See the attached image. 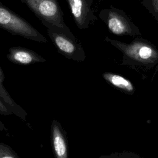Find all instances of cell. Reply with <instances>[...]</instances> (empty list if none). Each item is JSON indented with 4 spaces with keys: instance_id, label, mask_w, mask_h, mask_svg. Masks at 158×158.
Instances as JSON below:
<instances>
[{
    "instance_id": "obj_1",
    "label": "cell",
    "mask_w": 158,
    "mask_h": 158,
    "mask_svg": "<svg viewBox=\"0 0 158 158\" xmlns=\"http://www.w3.org/2000/svg\"><path fill=\"white\" fill-rule=\"evenodd\" d=\"M105 41L122 53V64L123 65L148 70L158 64V49L147 40L136 38L127 43L106 37Z\"/></svg>"
},
{
    "instance_id": "obj_2",
    "label": "cell",
    "mask_w": 158,
    "mask_h": 158,
    "mask_svg": "<svg viewBox=\"0 0 158 158\" xmlns=\"http://www.w3.org/2000/svg\"><path fill=\"white\" fill-rule=\"evenodd\" d=\"M42 24L46 28L47 34L58 52L68 59L77 62H83L86 59L81 44L69 28H62L48 22Z\"/></svg>"
},
{
    "instance_id": "obj_3",
    "label": "cell",
    "mask_w": 158,
    "mask_h": 158,
    "mask_svg": "<svg viewBox=\"0 0 158 158\" xmlns=\"http://www.w3.org/2000/svg\"><path fill=\"white\" fill-rule=\"evenodd\" d=\"M0 28L12 35H18L40 43L46 38L23 17L0 2Z\"/></svg>"
},
{
    "instance_id": "obj_4",
    "label": "cell",
    "mask_w": 158,
    "mask_h": 158,
    "mask_svg": "<svg viewBox=\"0 0 158 158\" xmlns=\"http://www.w3.org/2000/svg\"><path fill=\"white\" fill-rule=\"evenodd\" d=\"M40 20L62 28H69L65 23L64 12L57 0H20Z\"/></svg>"
},
{
    "instance_id": "obj_5",
    "label": "cell",
    "mask_w": 158,
    "mask_h": 158,
    "mask_svg": "<svg viewBox=\"0 0 158 158\" xmlns=\"http://www.w3.org/2000/svg\"><path fill=\"white\" fill-rule=\"evenodd\" d=\"M101 18L106 22L109 30L117 36H138L141 33L139 30L124 17L116 14L115 12L109 11L102 12Z\"/></svg>"
},
{
    "instance_id": "obj_6",
    "label": "cell",
    "mask_w": 158,
    "mask_h": 158,
    "mask_svg": "<svg viewBox=\"0 0 158 158\" xmlns=\"http://www.w3.org/2000/svg\"><path fill=\"white\" fill-rule=\"evenodd\" d=\"M73 19L80 30L88 28L95 19L91 11V0H66Z\"/></svg>"
},
{
    "instance_id": "obj_7",
    "label": "cell",
    "mask_w": 158,
    "mask_h": 158,
    "mask_svg": "<svg viewBox=\"0 0 158 158\" xmlns=\"http://www.w3.org/2000/svg\"><path fill=\"white\" fill-rule=\"evenodd\" d=\"M51 143L56 158H68L69 143L65 131L61 124L53 119L51 126Z\"/></svg>"
},
{
    "instance_id": "obj_8",
    "label": "cell",
    "mask_w": 158,
    "mask_h": 158,
    "mask_svg": "<svg viewBox=\"0 0 158 158\" xmlns=\"http://www.w3.org/2000/svg\"><path fill=\"white\" fill-rule=\"evenodd\" d=\"M6 56L9 61L20 65H29L46 61L34 51L20 46L10 48Z\"/></svg>"
},
{
    "instance_id": "obj_9",
    "label": "cell",
    "mask_w": 158,
    "mask_h": 158,
    "mask_svg": "<svg viewBox=\"0 0 158 158\" xmlns=\"http://www.w3.org/2000/svg\"><path fill=\"white\" fill-rule=\"evenodd\" d=\"M104 80L110 85L127 94H133L136 88L128 78L115 73L106 72L102 74Z\"/></svg>"
},
{
    "instance_id": "obj_10",
    "label": "cell",
    "mask_w": 158,
    "mask_h": 158,
    "mask_svg": "<svg viewBox=\"0 0 158 158\" xmlns=\"http://www.w3.org/2000/svg\"><path fill=\"white\" fill-rule=\"evenodd\" d=\"M4 72L0 66V99H1L7 105L14 114L22 120L27 121V112L14 101L4 86L3 81L4 80Z\"/></svg>"
},
{
    "instance_id": "obj_11",
    "label": "cell",
    "mask_w": 158,
    "mask_h": 158,
    "mask_svg": "<svg viewBox=\"0 0 158 158\" xmlns=\"http://www.w3.org/2000/svg\"><path fill=\"white\" fill-rule=\"evenodd\" d=\"M19 155L9 145L0 143V158H19Z\"/></svg>"
},
{
    "instance_id": "obj_12",
    "label": "cell",
    "mask_w": 158,
    "mask_h": 158,
    "mask_svg": "<svg viewBox=\"0 0 158 158\" xmlns=\"http://www.w3.org/2000/svg\"><path fill=\"white\" fill-rule=\"evenodd\" d=\"M101 157H115V158H118V157H127V158H137L139 157V156L137 154H136L134 152H120V153H112L109 156H101L100 158Z\"/></svg>"
},
{
    "instance_id": "obj_13",
    "label": "cell",
    "mask_w": 158,
    "mask_h": 158,
    "mask_svg": "<svg viewBox=\"0 0 158 158\" xmlns=\"http://www.w3.org/2000/svg\"><path fill=\"white\" fill-rule=\"evenodd\" d=\"M12 114L13 112L7 105L1 99H0V114L3 115H10Z\"/></svg>"
},
{
    "instance_id": "obj_14",
    "label": "cell",
    "mask_w": 158,
    "mask_h": 158,
    "mask_svg": "<svg viewBox=\"0 0 158 158\" xmlns=\"http://www.w3.org/2000/svg\"><path fill=\"white\" fill-rule=\"evenodd\" d=\"M0 131H8V129L5 127L4 123L1 120H0Z\"/></svg>"
},
{
    "instance_id": "obj_15",
    "label": "cell",
    "mask_w": 158,
    "mask_h": 158,
    "mask_svg": "<svg viewBox=\"0 0 158 158\" xmlns=\"http://www.w3.org/2000/svg\"><path fill=\"white\" fill-rule=\"evenodd\" d=\"M155 2V7H156V12H157V19L158 20V0H154Z\"/></svg>"
}]
</instances>
